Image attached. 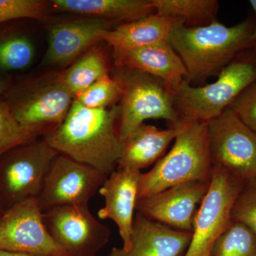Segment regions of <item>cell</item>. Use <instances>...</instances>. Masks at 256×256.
Returning <instances> with one entry per match:
<instances>
[{"label":"cell","mask_w":256,"mask_h":256,"mask_svg":"<svg viewBox=\"0 0 256 256\" xmlns=\"http://www.w3.org/2000/svg\"><path fill=\"white\" fill-rule=\"evenodd\" d=\"M182 24L183 23L178 18L156 12L114 26L106 32L104 42L112 47L114 52L141 48L168 41L172 31Z\"/></svg>","instance_id":"d6986e66"},{"label":"cell","mask_w":256,"mask_h":256,"mask_svg":"<svg viewBox=\"0 0 256 256\" xmlns=\"http://www.w3.org/2000/svg\"><path fill=\"white\" fill-rule=\"evenodd\" d=\"M141 174L138 170L116 168L98 191L105 198V205L98 215L100 220L108 218L116 224L124 242L122 248L124 250L130 247Z\"/></svg>","instance_id":"9a60e30c"},{"label":"cell","mask_w":256,"mask_h":256,"mask_svg":"<svg viewBox=\"0 0 256 256\" xmlns=\"http://www.w3.org/2000/svg\"><path fill=\"white\" fill-rule=\"evenodd\" d=\"M58 154L44 139L36 138L0 156V198L5 210L37 198Z\"/></svg>","instance_id":"52a82bcc"},{"label":"cell","mask_w":256,"mask_h":256,"mask_svg":"<svg viewBox=\"0 0 256 256\" xmlns=\"http://www.w3.org/2000/svg\"><path fill=\"white\" fill-rule=\"evenodd\" d=\"M107 178L89 165L58 154L37 196L38 206L44 212L58 206L88 205Z\"/></svg>","instance_id":"30bf717a"},{"label":"cell","mask_w":256,"mask_h":256,"mask_svg":"<svg viewBox=\"0 0 256 256\" xmlns=\"http://www.w3.org/2000/svg\"><path fill=\"white\" fill-rule=\"evenodd\" d=\"M108 74L109 66L106 56L102 50L96 46L76 60L65 72H62L64 84L74 97Z\"/></svg>","instance_id":"603a6c76"},{"label":"cell","mask_w":256,"mask_h":256,"mask_svg":"<svg viewBox=\"0 0 256 256\" xmlns=\"http://www.w3.org/2000/svg\"><path fill=\"white\" fill-rule=\"evenodd\" d=\"M114 22L100 18L66 22L52 26L44 63L55 66L73 64L99 42Z\"/></svg>","instance_id":"5bb4252c"},{"label":"cell","mask_w":256,"mask_h":256,"mask_svg":"<svg viewBox=\"0 0 256 256\" xmlns=\"http://www.w3.org/2000/svg\"><path fill=\"white\" fill-rule=\"evenodd\" d=\"M250 4L252 5V10L254 11V14H255L254 15H255L256 24L254 32H252V40L254 42V44H255V48L254 50H256V0H250Z\"/></svg>","instance_id":"1f68e13d"},{"label":"cell","mask_w":256,"mask_h":256,"mask_svg":"<svg viewBox=\"0 0 256 256\" xmlns=\"http://www.w3.org/2000/svg\"><path fill=\"white\" fill-rule=\"evenodd\" d=\"M156 12L178 18L184 26L195 28L216 20L218 2L216 0H151Z\"/></svg>","instance_id":"7402d4cb"},{"label":"cell","mask_w":256,"mask_h":256,"mask_svg":"<svg viewBox=\"0 0 256 256\" xmlns=\"http://www.w3.org/2000/svg\"><path fill=\"white\" fill-rule=\"evenodd\" d=\"M122 95L120 82L110 74L102 77L74 96V100L90 109L108 108L116 105Z\"/></svg>","instance_id":"d4e9b609"},{"label":"cell","mask_w":256,"mask_h":256,"mask_svg":"<svg viewBox=\"0 0 256 256\" xmlns=\"http://www.w3.org/2000/svg\"><path fill=\"white\" fill-rule=\"evenodd\" d=\"M0 256H44L35 255V254H25V252H8V250H0Z\"/></svg>","instance_id":"4dcf8cb0"},{"label":"cell","mask_w":256,"mask_h":256,"mask_svg":"<svg viewBox=\"0 0 256 256\" xmlns=\"http://www.w3.org/2000/svg\"><path fill=\"white\" fill-rule=\"evenodd\" d=\"M185 124L160 129L143 124L122 142L117 168L138 170L148 168L158 161L170 143L182 130Z\"/></svg>","instance_id":"ac0fdd59"},{"label":"cell","mask_w":256,"mask_h":256,"mask_svg":"<svg viewBox=\"0 0 256 256\" xmlns=\"http://www.w3.org/2000/svg\"><path fill=\"white\" fill-rule=\"evenodd\" d=\"M46 228L70 256H96L109 242L110 228L96 220L88 205L55 207L43 212Z\"/></svg>","instance_id":"7c38bea8"},{"label":"cell","mask_w":256,"mask_h":256,"mask_svg":"<svg viewBox=\"0 0 256 256\" xmlns=\"http://www.w3.org/2000/svg\"><path fill=\"white\" fill-rule=\"evenodd\" d=\"M255 16L228 26L216 20L201 26L178 25L170 33L168 42L182 60L188 84L203 82L218 76L238 55L254 50L252 40Z\"/></svg>","instance_id":"7a4b0ae2"},{"label":"cell","mask_w":256,"mask_h":256,"mask_svg":"<svg viewBox=\"0 0 256 256\" xmlns=\"http://www.w3.org/2000/svg\"><path fill=\"white\" fill-rule=\"evenodd\" d=\"M192 232L171 228L136 212L130 247H114L107 256H184L191 244Z\"/></svg>","instance_id":"2e32d148"},{"label":"cell","mask_w":256,"mask_h":256,"mask_svg":"<svg viewBox=\"0 0 256 256\" xmlns=\"http://www.w3.org/2000/svg\"><path fill=\"white\" fill-rule=\"evenodd\" d=\"M256 82V50L242 52L203 86L184 80L174 90L182 124L208 122L220 116L246 88Z\"/></svg>","instance_id":"277c9868"},{"label":"cell","mask_w":256,"mask_h":256,"mask_svg":"<svg viewBox=\"0 0 256 256\" xmlns=\"http://www.w3.org/2000/svg\"><path fill=\"white\" fill-rule=\"evenodd\" d=\"M118 105L90 109L74 100L64 122L44 139L58 154L108 176L117 168L122 149L118 132Z\"/></svg>","instance_id":"6da1fadb"},{"label":"cell","mask_w":256,"mask_h":256,"mask_svg":"<svg viewBox=\"0 0 256 256\" xmlns=\"http://www.w3.org/2000/svg\"><path fill=\"white\" fill-rule=\"evenodd\" d=\"M245 181L213 170L210 188L193 220L191 244L184 256H210L214 244L232 222V207Z\"/></svg>","instance_id":"9c48e42d"},{"label":"cell","mask_w":256,"mask_h":256,"mask_svg":"<svg viewBox=\"0 0 256 256\" xmlns=\"http://www.w3.org/2000/svg\"><path fill=\"white\" fill-rule=\"evenodd\" d=\"M114 76L122 88L118 119L121 142L146 120H164L170 126L182 124L176 109L174 92L163 80L120 67H116Z\"/></svg>","instance_id":"8992f818"},{"label":"cell","mask_w":256,"mask_h":256,"mask_svg":"<svg viewBox=\"0 0 256 256\" xmlns=\"http://www.w3.org/2000/svg\"><path fill=\"white\" fill-rule=\"evenodd\" d=\"M210 182L191 181L174 185L138 198L136 210L171 228L192 232L196 207L206 194Z\"/></svg>","instance_id":"4fadbf2b"},{"label":"cell","mask_w":256,"mask_h":256,"mask_svg":"<svg viewBox=\"0 0 256 256\" xmlns=\"http://www.w3.org/2000/svg\"><path fill=\"white\" fill-rule=\"evenodd\" d=\"M2 98L18 124L36 136L60 126L74 100L62 73L13 80Z\"/></svg>","instance_id":"5b68a950"},{"label":"cell","mask_w":256,"mask_h":256,"mask_svg":"<svg viewBox=\"0 0 256 256\" xmlns=\"http://www.w3.org/2000/svg\"><path fill=\"white\" fill-rule=\"evenodd\" d=\"M0 250L44 256H70L50 236L37 198L16 204L0 218Z\"/></svg>","instance_id":"8fae6325"},{"label":"cell","mask_w":256,"mask_h":256,"mask_svg":"<svg viewBox=\"0 0 256 256\" xmlns=\"http://www.w3.org/2000/svg\"><path fill=\"white\" fill-rule=\"evenodd\" d=\"M230 220L256 234V176L246 180L232 207Z\"/></svg>","instance_id":"4316f807"},{"label":"cell","mask_w":256,"mask_h":256,"mask_svg":"<svg viewBox=\"0 0 256 256\" xmlns=\"http://www.w3.org/2000/svg\"><path fill=\"white\" fill-rule=\"evenodd\" d=\"M4 206H3L1 198H0V218H1L2 216L4 214Z\"/></svg>","instance_id":"d6a6232c"},{"label":"cell","mask_w":256,"mask_h":256,"mask_svg":"<svg viewBox=\"0 0 256 256\" xmlns=\"http://www.w3.org/2000/svg\"><path fill=\"white\" fill-rule=\"evenodd\" d=\"M46 8V2L42 0H0V25L26 18H42Z\"/></svg>","instance_id":"83f0119b"},{"label":"cell","mask_w":256,"mask_h":256,"mask_svg":"<svg viewBox=\"0 0 256 256\" xmlns=\"http://www.w3.org/2000/svg\"><path fill=\"white\" fill-rule=\"evenodd\" d=\"M212 173L207 122H186L170 152L141 174L138 198L188 182H210Z\"/></svg>","instance_id":"3957f363"},{"label":"cell","mask_w":256,"mask_h":256,"mask_svg":"<svg viewBox=\"0 0 256 256\" xmlns=\"http://www.w3.org/2000/svg\"><path fill=\"white\" fill-rule=\"evenodd\" d=\"M210 256H256V234L232 220L216 240Z\"/></svg>","instance_id":"cb8c5ba5"},{"label":"cell","mask_w":256,"mask_h":256,"mask_svg":"<svg viewBox=\"0 0 256 256\" xmlns=\"http://www.w3.org/2000/svg\"><path fill=\"white\" fill-rule=\"evenodd\" d=\"M114 58L116 67L132 69L159 78L174 92L186 78L182 60L168 41L114 52Z\"/></svg>","instance_id":"e0dca14e"},{"label":"cell","mask_w":256,"mask_h":256,"mask_svg":"<svg viewBox=\"0 0 256 256\" xmlns=\"http://www.w3.org/2000/svg\"><path fill=\"white\" fill-rule=\"evenodd\" d=\"M37 137L18 124L6 101L2 98L0 99V156Z\"/></svg>","instance_id":"484cf974"},{"label":"cell","mask_w":256,"mask_h":256,"mask_svg":"<svg viewBox=\"0 0 256 256\" xmlns=\"http://www.w3.org/2000/svg\"><path fill=\"white\" fill-rule=\"evenodd\" d=\"M244 124L256 132V82L246 88L228 106Z\"/></svg>","instance_id":"f1b7e54d"},{"label":"cell","mask_w":256,"mask_h":256,"mask_svg":"<svg viewBox=\"0 0 256 256\" xmlns=\"http://www.w3.org/2000/svg\"><path fill=\"white\" fill-rule=\"evenodd\" d=\"M13 80L10 74L0 73V99L9 90Z\"/></svg>","instance_id":"f546056e"},{"label":"cell","mask_w":256,"mask_h":256,"mask_svg":"<svg viewBox=\"0 0 256 256\" xmlns=\"http://www.w3.org/2000/svg\"><path fill=\"white\" fill-rule=\"evenodd\" d=\"M207 124L213 170L244 181L256 176V132L228 108Z\"/></svg>","instance_id":"ba28073f"},{"label":"cell","mask_w":256,"mask_h":256,"mask_svg":"<svg viewBox=\"0 0 256 256\" xmlns=\"http://www.w3.org/2000/svg\"><path fill=\"white\" fill-rule=\"evenodd\" d=\"M57 11L95 16L108 21L131 22L156 13L151 0H53Z\"/></svg>","instance_id":"ffe728a7"},{"label":"cell","mask_w":256,"mask_h":256,"mask_svg":"<svg viewBox=\"0 0 256 256\" xmlns=\"http://www.w3.org/2000/svg\"><path fill=\"white\" fill-rule=\"evenodd\" d=\"M18 21L0 25V73L24 70L34 58L33 42Z\"/></svg>","instance_id":"44dd1931"}]
</instances>
